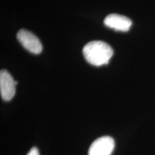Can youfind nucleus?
<instances>
[{"instance_id": "423d86ee", "label": "nucleus", "mask_w": 155, "mask_h": 155, "mask_svg": "<svg viewBox=\"0 0 155 155\" xmlns=\"http://www.w3.org/2000/svg\"><path fill=\"white\" fill-rule=\"evenodd\" d=\"M27 155H40L39 154V151L38 149L36 148V147H33L30 150V152L28 153Z\"/></svg>"}, {"instance_id": "f03ea898", "label": "nucleus", "mask_w": 155, "mask_h": 155, "mask_svg": "<svg viewBox=\"0 0 155 155\" xmlns=\"http://www.w3.org/2000/svg\"><path fill=\"white\" fill-rule=\"evenodd\" d=\"M17 38L20 44L30 53L40 54L42 52V45L41 42L32 32L22 29L17 32Z\"/></svg>"}, {"instance_id": "20e7f679", "label": "nucleus", "mask_w": 155, "mask_h": 155, "mask_svg": "<svg viewBox=\"0 0 155 155\" xmlns=\"http://www.w3.org/2000/svg\"><path fill=\"white\" fill-rule=\"evenodd\" d=\"M15 85L12 75L5 70H2L0 72V93L3 100L9 101L12 100L15 94Z\"/></svg>"}, {"instance_id": "39448f33", "label": "nucleus", "mask_w": 155, "mask_h": 155, "mask_svg": "<svg viewBox=\"0 0 155 155\" xmlns=\"http://www.w3.org/2000/svg\"><path fill=\"white\" fill-rule=\"evenodd\" d=\"M104 24L108 28H112L116 31L127 32L130 30L132 22L127 17L118 14L108 15L104 19Z\"/></svg>"}, {"instance_id": "f257e3e1", "label": "nucleus", "mask_w": 155, "mask_h": 155, "mask_svg": "<svg viewBox=\"0 0 155 155\" xmlns=\"http://www.w3.org/2000/svg\"><path fill=\"white\" fill-rule=\"evenodd\" d=\"M87 62L95 66L108 64L114 54L109 45L103 41H92L87 43L83 49Z\"/></svg>"}, {"instance_id": "7ed1b4c3", "label": "nucleus", "mask_w": 155, "mask_h": 155, "mask_svg": "<svg viewBox=\"0 0 155 155\" xmlns=\"http://www.w3.org/2000/svg\"><path fill=\"white\" fill-rule=\"evenodd\" d=\"M115 147L114 139L108 136L100 137L91 145L88 155H111Z\"/></svg>"}]
</instances>
